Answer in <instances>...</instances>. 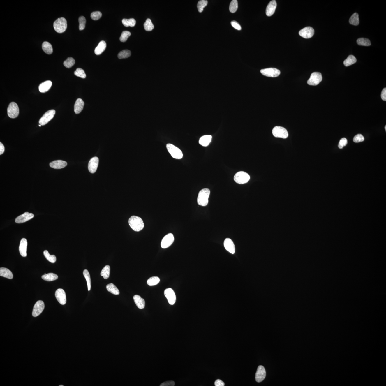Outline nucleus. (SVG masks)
I'll return each instance as SVG.
<instances>
[{
    "label": "nucleus",
    "mask_w": 386,
    "mask_h": 386,
    "mask_svg": "<svg viewBox=\"0 0 386 386\" xmlns=\"http://www.w3.org/2000/svg\"><path fill=\"white\" fill-rule=\"evenodd\" d=\"M272 133L275 138H281L283 139H286L289 135L286 129L284 127L280 126L274 127L272 130Z\"/></svg>",
    "instance_id": "obj_6"
},
{
    "label": "nucleus",
    "mask_w": 386,
    "mask_h": 386,
    "mask_svg": "<svg viewBox=\"0 0 386 386\" xmlns=\"http://www.w3.org/2000/svg\"><path fill=\"white\" fill-rule=\"evenodd\" d=\"M207 4L208 1L207 0H201L198 1L197 4L198 12L200 13L202 12L204 8L207 6Z\"/></svg>",
    "instance_id": "obj_42"
},
{
    "label": "nucleus",
    "mask_w": 386,
    "mask_h": 386,
    "mask_svg": "<svg viewBox=\"0 0 386 386\" xmlns=\"http://www.w3.org/2000/svg\"><path fill=\"white\" fill-rule=\"evenodd\" d=\"M52 85V82L51 81H47L43 82L39 85V89L40 92L44 93L48 91L50 88H51Z\"/></svg>",
    "instance_id": "obj_24"
},
{
    "label": "nucleus",
    "mask_w": 386,
    "mask_h": 386,
    "mask_svg": "<svg viewBox=\"0 0 386 386\" xmlns=\"http://www.w3.org/2000/svg\"><path fill=\"white\" fill-rule=\"evenodd\" d=\"M41 125L40 124V125H39V127H41Z\"/></svg>",
    "instance_id": "obj_57"
},
{
    "label": "nucleus",
    "mask_w": 386,
    "mask_h": 386,
    "mask_svg": "<svg viewBox=\"0 0 386 386\" xmlns=\"http://www.w3.org/2000/svg\"><path fill=\"white\" fill-rule=\"evenodd\" d=\"M0 276L10 279H12L13 277L12 272L8 269L5 267L0 268Z\"/></svg>",
    "instance_id": "obj_27"
},
{
    "label": "nucleus",
    "mask_w": 386,
    "mask_h": 386,
    "mask_svg": "<svg viewBox=\"0 0 386 386\" xmlns=\"http://www.w3.org/2000/svg\"><path fill=\"white\" fill-rule=\"evenodd\" d=\"M231 23V26L237 30L239 31L242 29V27H241L240 25L237 22L235 21H232Z\"/></svg>",
    "instance_id": "obj_51"
},
{
    "label": "nucleus",
    "mask_w": 386,
    "mask_h": 386,
    "mask_svg": "<svg viewBox=\"0 0 386 386\" xmlns=\"http://www.w3.org/2000/svg\"><path fill=\"white\" fill-rule=\"evenodd\" d=\"M27 239L25 238L22 239L20 243L19 251L20 255L24 257L27 256Z\"/></svg>",
    "instance_id": "obj_22"
},
{
    "label": "nucleus",
    "mask_w": 386,
    "mask_h": 386,
    "mask_svg": "<svg viewBox=\"0 0 386 386\" xmlns=\"http://www.w3.org/2000/svg\"><path fill=\"white\" fill-rule=\"evenodd\" d=\"M277 7V3L275 0L271 1L267 6L266 10V15L268 17L271 16L275 12Z\"/></svg>",
    "instance_id": "obj_19"
},
{
    "label": "nucleus",
    "mask_w": 386,
    "mask_h": 386,
    "mask_svg": "<svg viewBox=\"0 0 386 386\" xmlns=\"http://www.w3.org/2000/svg\"><path fill=\"white\" fill-rule=\"evenodd\" d=\"M79 23V28L80 31L83 30L84 29L85 26L86 24V19L84 17L82 16L80 17L78 19Z\"/></svg>",
    "instance_id": "obj_46"
},
{
    "label": "nucleus",
    "mask_w": 386,
    "mask_h": 386,
    "mask_svg": "<svg viewBox=\"0 0 386 386\" xmlns=\"http://www.w3.org/2000/svg\"><path fill=\"white\" fill-rule=\"evenodd\" d=\"M266 376V372L265 369L262 365L258 366L257 371L255 379L257 382H261L264 380Z\"/></svg>",
    "instance_id": "obj_16"
},
{
    "label": "nucleus",
    "mask_w": 386,
    "mask_h": 386,
    "mask_svg": "<svg viewBox=\"0 0 386 386\" xmlns=\"http://www.w3.org/2000/svg\"><path fill=\"white\" fill-rule=\"evenodd\" d=\"M314 30L312 27H307L299 31V34L305 39L311 38L314 35Z\"/></svg>",
    "instance_id": "obj_12"
},
{
    "label": "nucleus",
    "mask_w": 386,
    "mask_h": 386,
    "mask_svg": "<svg viewBox=\"0 0 386 386\" xmlns=\"http://www.w3.org/2000/svg\"><path fill=\"white\" fill-rule=\"evenodd\" d=\"M144 29L147 31H152L154 29V25L150 19L148 18L146 20L144 24Z\"/></svg>",
    "instance_id": "obj_41"
},
{
    "label": "nucleus",
    "mask_w": 386,
    "mask_h": 386,
    "mask_svg": "<svg viewBox=\"0 0 386 386\" xmlns=\"http://www.w3.org/2000/svg\"><path fill=\"white\" fill-rule=\"evenodd\" d=\"M238 2L237 0H233L230 5L229 10L232 13H234L238 9Z\"/></svg>",
    "instance_id": "obj_44"
},
{
    "label": "nucleus",
    "mask_w": 386,
    "mask_h": 386,
    "mask_svg": "<svg viewBox=\"0 0 386 386\" xmlns=\"http://www.w3.org/2000/svg\"><path fill=\"white\" fill-rule=\"evenodd\" d=\"M131 54V52L129 50H124L121 51L118 55L119 59H124L130 57Z\"/></svg>",
    "instance_id": "obj_38"
},
{
    "label": "nucleus",
    "mask_w": 386,
    "mask_h": 386,
    "mask_svg": "<svg viewBox=\"0 0 386 386\" xmlns=\"http://www.w3.org/2000/svg\"><path fill=\"white\" fill-rule=\"evenodd\" d=\"M212 137L211 135H205L201 137L199 140V143L201 145L206 147L209 145L211 141Z\"/></svg>",
    "instance_id": "obj_26"
},
{
    "label": "nucleus",
    "mask_w": 386,
    "mask_h": 386,
    "mask_svg": "<svg viewBox=\"0 0 386 386\" xmlns=\"http://www.w3.org/2000/svg\"><path fill=\"white\" fill-rule=\"evenodd\" d=\"M133 298L135 303L138 308L141 309L144 308L145 306V302L144 299L138 295H135Z\"/></svg>",
    "instance_id": "obj_25"
},
{
    "label": "nucleus",
    "mask_w": 386,
    "mask_h": 386,
    "mask_svg": "<svg viewBox=\"0 0 386 386\" xmlns=\"http://www.w3.org/2000/svg\"><path fill=\"white\" fill-rule=\"evenodd\" d=\"M224 246L225 249L232 254H234L235 252V246L233 241L231 239L226 238L224 242Z\"/></svg>",
    "instance_id": "obj_20"
},
{
    "label": "nucleus",
    "mask_w": 386,
    "mask_h": 386,
    "mask_svg": "<svg viewBox=\"0 0 386 386\" xmlns=\"http://www.w3.org/2000/svg\"><path fill=\"white\" fill-rule=\"evenodd\" d=\"M160 281V279L157 276L151 277L148 280L147 283L150 286H155L158 284Z\"/></svg>",
    "instance_id": "obj_39"
},
{
    "label": "nucleus",
    "mask_w": 386,
    "mask_h": 386,
    "mask_svg": "<svg viewBox=\"0 0 386 386\" xmlns=\"http://www.w3.org/2000/svg\"><path fill=\"white\" fill-rule=\"evenodd\" d=\"M34 217V214L26 212L17 217L15 219V222L17 223H23L30 220Z\"/></svg>",
    "instance_id": "obj_17"
},
{
    "label": "nucleus",
    "mask_w": 386,
    "mask_h": 386,
    "mask_svg": "<svg viewBox=\"0 0 386 386\" xmlns=\"http://www.w3.org/2000/svg\"><path fill=\"white\" fill-rule=\"evenodd\" d=\"M175 385V383L173 381H167L162 383L160 386H174Z\"/></svg>",
    "instance_id": "obj_52"
},
{
    "label": "nucleus",
    "mask_w": 386,
    "mask_h": 386,
    "mask_svg": "<svg viewBox=\"0 0 386 386\" xmlns=\"http://www.w3.org/2000/svg\"><path fill=\"white\" fill-rule=\"evenodd\" d=\"M99 163V159L97 157H93L89 161L88 168L89 172L94 174L97 171Z\"/></svg>",
    "instance_id": "obj_18"
},
{
    "label": "nucleus",
    "mask_w": 386,
    "mask_h": 386,
    "mask_svg": "<svg viewBox=\"0 0 386 386\" xmlns=\"http://www.w3.org/2000/svg\"><path fill=\"white\" fill-rule=\"evenodd\" d=\"M67 162L61 160L54 161L50 162V166L54 169H59L65 168L67 166Z\"/></svg>",
    "instance_id": "obj_21"
},
{
    "label": "nucleus",
    "mask_w": 386,
    "mask_h": 386,
    "mask_svg": "<svg viewBox=\"0 0 386 386\" xmlns=\"http://www.w3.org/2000/svg\"><path fill=\"white\" fill-rule=\"evenodd\" d=\"M260 72L262 75L268 77H276L279 76L280 74L279 70L272 68L262 69L260 70Z\"/></svg>",
    "instance_id": "obj_10"
},
{
    "label": "nucleus",
    "mask_w": 386,
    "mask_h": 386,
    "mask_svg": "<svg viewBox=\"0 0 386 386\" xmlns=\"http://www.w3.org/2000/svg\"><path fill=\"white\" fill-rule=\"evenodd\" d=\"M210 194V190L208 188H204L201 190L198 193L197 199L198 204L201 206H207L208 204Z\"/></svg>",
    "instance_id": "obj_2"
},
{
    "label": "nucleus",
    "mask_w": 386,
    "mask_h": 386,
    "mask_svg": "<svg viewBox=\"0 0 386 386\" xmlns=\"http://www.w3.org/2000/svg\"><path fill=\"white\" fill-rule=\"evenodd\" d=\"M53 27L57 32L60 34L64 33L67 28V20L63 17L58 18L54 22Z\"/></svg>",
    "instance_id": "obj_3"
},
{
    "label": "nucleus",
    "mask_w": 386,
    "mask_h": 386,
    "mask_svg": "<svg viewBox=\"0 0 386 386\" xmlns=\"http://www.w3.org/2000/svg\"><path fill=\"white\" fill-rule=\"evenodd\" d=\"M164 294L170 304L174 305L176 301V297L174 290L171 288H168L165 290Z\"/></svg>",
    "instance_id": "obj_14"
},
{
    "label": "nucleus",
    "mask_w": 386,
    "mask_h": 386,
    "mask_svg": "<svg viewBox=\"0 0 386 386\" xmlns=\"http://www.w3.org/2000/svg\"><path fill=\"white\" fill-rule=\"evenodd\" d=\"M42 278L43 279L45 280V281H52L57 279L58 278V276L56 274L50 273L45 274V275H43Z\"/></svg>",
    "instance_id": "obj_31"
},
{
    "label": "nucleus",
    "mask_w": 386,
    "mask_h": 386,
    "mask_svg": "<svg viewBox=\"0 0 386 386\" xmlns=\"http://www.w3.org/2000/svg\"><path fill=\"white\" fill-rule=\"evenodd\" d=\"M381 98L384 101H386V89L384 88L383 89L381 95Z\"/></svg>",
    "instance_id": "obj_54"
},
{
    "label": "nucleus",
    "mask_w": 386,
    "mask_h": 386,
    "mask_svg": "<svg viewBox=\"0 0 386 386\" xmlns=\"http://www.w3.org/2000/svg\"><path fill=\"white\" fill-rule=\"evenodd\" d=\"M385 131H386V126H385Z\"/></svg>",
    "instance_id": "obj_56"
},
{
    "label": "nucleus",
    "mask_w": 386,
    "mask_h": 386,
    "mask_svg": "<svg viewBox=\"0 0 386 386\" xmlns=\"http://www.w3.org/2000/svg\"><path fill=\"white\" fill-rule=\"evenodd\" d=\"M84 105V102L81 98H78L75 102L74 111L76 114H79L83 110Z\"/></svg>",
    "instance_id": "obj_23"
},
{
    "label": "nucleus",
    "mask_w": 386,
    "mask_h": 386,
    "mask_svg": "<svg viewBox=\"0 0 386 386\" xmlns=\"http://www.w3.org/2000/svg\"><path fill=\"white\" fill-rule=\"evenodd\" d=\"M349 22V23L351 25L358 26L359 24L358 14L356 13H354L350 18Z\"/></svg>",
    "instance_id": "obj_34"
},
{
    "label": "nucleus",
    "mask_w": 386,
    "mask_h": 386,
    "mask_svg": "<svg viewBox=\"0 0 386 386\" xmlns=\"http://www.w3.org/2000/svg\"><path fill=\"white\" fill-rule=\"evenodd\" d=\"M348 143L347 140L346 138H343L340 140L338 144V147L340 149H343V147L346 146Z\"/></svg>",
    "instance_id": "obj_50"
},
{
    "label": "nucleus",
    "mask_w": 386,
    "mask_h": 386,
    "mask_svg": "<svg viewBox=\"0 0 386 386\" xmlns=\"http://www.w3.org/2000/svg\"><path fill=\"white\" fill-rule=\"evenodd\" d=\"M74 74L76 76L82 78L84 79L86 78V75L84 71L81 68L77 69L74 72Z\"/></svg>",
    "instance_id": "obj_47"
},
{
    "label": "nucleus",
    "mask_w": 386,
    "mask_h": 386,
    "mask_svg": "<svg viewBox=\"0 0 386 386\" xmlns=\"http://www.w3.org/2000/svg\"><path fill=\"white\" fill-rule=\"evenodd\" d=\"M250 176L247 173L244 171H239L234 176L235 181L239 184L246 183L249 181Z\"/></svg>",
    "instance_id": "obj_5"
},
{
    "label": "nucleus",
    "mask_w": 386,
    "mask_h": 386,
    "mask_svg": "<svg viewBox=\"0 0 386 386\" xmlns=\"http://www.w3.org/2000/svg\"><path fill=\"white\" fill-rule=\"evenodd\" d=\"M42 48L44 52L47 54H50L53 53V47L49 42H44L42 44Z\"/></svg>",
    "instance_id": "obj_29"
},
{
    "label": "nucleus",
    "mask_w": 386,
    "mask_h": 386,
    "mask_svg": "<svg viewBox=\"0 0 386 386\" xmlns=\"http://www.w3.org/2000/svg\"><path fill=\"white\" fill-rule=\"evenodd\" d=\"M75 63V60L73 58L69 57L64 61V64L66 68H70L74 66Z\"/></svg>",
    "instance_id": "obj_43"
},
{
    "label": "nucleus",
    "mask_w": 386,
    "mask_h": 386,
    "mask_svg": "<svg viewBox=\"0 0 386 386\" xmlns=\"http://www.w3.org/2000/svg\"><path fill=\"white\" fill-rule=\"evenodd\" d=\"M7 113L9 117L12 119H15L18 116L19 108L16 103L12 102L10 103L7 109Z\"/></svg>",
    "instance_id": "obj_7"
},
{
    "label": "nucleus",
    "mask_w": 386,
    "mask_h": 386,
    "mask_svg": "<svg viewBox=\"0 0 386 386\" xmlns=\"http://www.w3.org/2000/svg\"><path fill=\"white\" fill-rule=\"evenodd\" d=\"M131 35V34L130 31H123L121 34L120 37V40L121 42H125L126 41L127 39Z\"/></svg>",
    "instance_id": "obj_45"
},
{
    "label": "nucleus",
    "mask_w": 386,
    "mask_h": 386,
    "mask_svg": "<svg viewBox=\"0 0 386 386\" xmlns=\"http://www.w3.org/2000/svg\"><path fill=\"white\" fill-rule=\"evenodd\" d=\"M357 43L359 45L362 46H369L371 45V42L369 39L363 38L357 39Z\"/></svg>",
    "instance_id": "obj_37"
},
{
    "label": "nucleus",
    "mask_w": 386,
    "mask_h": 386,
    "mask_svg": "<svg viewBox=\"0 0 386 386\" xmlns=\"http://www.w3.org/2000/svg\"><path fill=\"white\" fill-rule=\"evenodd\" d=\"M122 23L126 27H133L136 24V21L133 18H131L130 19H124L122 20Z\"/></svg>",
    "instance_id": "obj_33"
},
{
    "label": "nucleus",
    "mask_w": 386,
    "mask_h": 386,
    "mask_svg": "<svg viewBox=\"0 0 386 386\" xmlns=\"http://www.w3.org/2000/svg\"><path fill=\"white\" fill-rule=\"evenodd\" d=\"M364 140V138L363 135L359 134L355 135L353 138V141L355 143L362 142Z\"/></svg>",
    "instance_id": "obj_49"
},
{
    "label": "nucleus",
    "mask_w": 386,
    "mask_h": 386,
    "mask_svg": "<svg viewBox=\"0 0 386 386\" xmlns=\"http://www.w3.org/2000/svg\"><path fill=\"white\" fill-rule=\"evenodd\" d=\"M45 304L43 301L39 300L34 305L32 312V316L36 317L40 315L45 309Z\"/></svg>",
    "instance_id": "obj_11"
},
{
    "label": "nucleus",
    "mask_w": 386,
    "mask_h": 386,
    "mask_svg": "<svg viewBox=\"0 0 386 386\" xmlns=\"http://www.w3.org/2000/svg\"><path fill=\"white\" fill-rule=\"evenodd\" d=\"M174 241V237L172 234H169L165 236L161 242L162 248H166L169 247Z\"/></svg>",
    "instance_id": "obj_13"
},
{
    "label": "nucleus",
    "mask_w": 386,
    "mask_h": 386,
    "mask_svg": "<svg viewBox=\"0 0 386 386\" xmlns=\"http://www.w3.org/2000/svg\"><path fill=\"white\" fill-rule=\"evenodd\" d=\"M167 149L172 156L175 159H181L183 156L182 152L180 149L174 145L168 143L166 145Z\"/></svg>",
    "instance_id": "obj_4"
},
{
    "label": "nucleus",
    "mask_w": 386,
    "mask_h": 386,
    "mask_svg": "<svg viewBox=\"0 0 386 386\" xmlns=\"http://www.w3.org/2000/svg\"><path fill=\"white\" fill-rule=\"evenodd\" d=\"M215 386H224L225 384L224 382L221 380L217 379L215 382Z\"/></svg>",
    "instance_id": "obj_53"
},
{
    "label": "nucleus",
    "mask_w": 386,
    "mask_h": 386,
    "mask_svg": "<svg viewBox=\"0 0 386 386\" xmlns=\"http://www.w3.org/2000/svg\"><path fill=\"white\" fill-rule=\"evenodd\" d=\"M44 256L50 262L54 263L56 261V257L54 255H50L47 250H45L43 252Z\"/></svg>",
    "instance_id": "obj_40"
},
{
    "label": "nucleus",
    "mask_w": 386,
    "mask_h": 386,
    "mask_svg": "<svg viewBox=\"0 0 386 386\" xmlns=\"http://www.w3.org/2000/svg\"><path fill=\"white\" fill-rule=\"evenodd\" d=\"M128 223L130 227L135 231H141L144 227L143 220L140 217L135 216H133L130 217L128 220Z\"/></svg>",
    "instance_id": "obj_1"
},
{
    "label": "nucleus",
    "mask_w": 386,
    "mask_h": 386,
    "mask_svg": "<svg viewBox=\"0 0 386 386\" xmlns=\"http://www.w3.org/2000/svg\"><path fill=\"white\" fill-rule=\"evenodd\" d=\"M5 151V148L1 142H0V155H1L4 153Z\"/></svg>",
    "instance_id": "obj_55"
},
{
    "label": "nucleus",
    "mask_w": 386,
    "mask_h": 386,
    "mask_svg": "<svg viewBox=\"0 0 386 386\" xmlns=\"http://www.w3.org/2000/svg\"><path fill=\"white\" fill-rule=\"evenodd\" d=\"M55 113L56 111L55 110H49L41 118L39 121V124L41 126L45 125L54 117Z\"/></svg>",
    "instance_id": "obj_9"
},
{
    "label": "nucleus",
    "mask_w": 386,
    "mask_h": 386,
    "mask_svg": "<svg viewBox=\"0 0 386 386\" xmlns=\"http://www.w3.org/2000/svg\"><path fill=\"white\" fill-rule=\"evenodd\" d=\"M106 48V43L104 41H102L99 43L98 45L95 48L94 53L97 55L102 54Z\"/></svg>",
    "instance_id": "obj_28"
},
{
    "label": "nucleus",
    "mask_w": 386,
    "mask_h": 386,
    "mask_svg": "<svg viewBox=\"0 0 386 386\" xmlns=\"http://www.w3.org/2000/svg\"><path fill=\"white\" fill-rule=\"evenodd\" d=\"M102 16V14L100 11L94 12L91 14V17L93 20H97L100 19Z\"/></svg>",
    "instance_id": "obj_48"
},
{
    "label": "nucleus",
    "mask_w": 386,
    "mask_h": 386,
    "mask_svg": "<svg viewBox=\"0 0 386 386\" xmlns=\"http://www.w3.org/2000/svg\"><path fill=\"white\" fill-rule=\"evenodd\" d=\"M55 297L57 300L62 305L65 304L67 300H66V293L64 290L59 289L57 290L55 293Z\"/></svg>",
    "instance_id": "obj_15"
},
{
    "label": "nucleus",
    "mask_w": 386,
    "mask_h": 386,
    "mask_svg": "<svg viewBox=\"0 0 386 386\" xmlns=\"http://www.w3.org/2000/svg\"><path fill=\"white\" fill-rule=\"evenodd\" d=\"M106 289L110 292L115 295H118L120 294L119 290L117 287L112 283H110L107 285Z\"/></svg>",
    "instance_id": "obj_30"
},
{
    "label": "nucleus",
    "mask_w": 386,
    "mask_h": 386,
    "mask_svg": "<svg viewBox=\"0 0 386 386\" xmlns=\"http://www.w3.org/2000/svg\"><path fill=\"white\" fill-rule=\"evenodd\" d=\"M110 273V267L109 265L105 266L101 272V275L103 276L104 279H107L109 278Z\"/></svg>",
    "instance_id": "obj_35"
},
{
    "label": "nucleus",
    "mask_w": 386,
    "mask_h": 386,
    "mask_svg": "<svg viewBox=\"0 0 386 386\" xmlns=\"http://www.w3.org/2000/svg\"><path fill=\"white\" fill-rule=\"evenodd\" d=\"M322 75L320 72H315L311 74L307 83L310 86H316L322 81Z\"/></svg>",
    "instance_id": "obj_8"
},
{
    "label": "nucleus",
    "mask_w": 386,
    "mask_h": 386,
    "mask_svg": "<svg viewBox=\"0 0 386 386\" xmlns=\"http://www.w3.org/2000/svg\"><path fill=\"white\" fill-rule=\"evenodd\" d=\"M64 386V385H59V386Z\"/></svg>",
    "instance_id": "obj_58"
},
{
    "label": "nucleus",
    "mask_w": 386,
    "mask_h": 386,
    "mask_svg": "<svg viewBox=\"0 0 386 386\" xmlns=\"http://www.w3.org/2000/svg\"><path fill=\"white\" fill-rule=\"evenodd\" d=\"M357 61V59H356L355 56H353V55H350L344 61V64L346 67H348V66L355 64Z\"/></svg>",
    "instance_id": "obj_32"
},
{
    "label": "nucleus",
    "mask_w": 386,
    "mask_h": 386,
    "mask_svg": "<svg viewBox=\"0 0 386 386\" xmlns=\"http://www.w3.org/2000/svg\"><path fill=\"white\" fill-rule=\"evenodd\" d=\"M83 275H84V278L86 279L87 283L88 291L90 290L91 288V279L89 271L87 270H84L83 272Z\"/></svg>",
    "instance_id": "obj_36"
}]
</instances>
